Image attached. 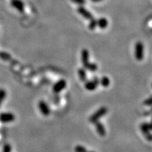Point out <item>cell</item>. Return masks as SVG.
Wrapping results in <instances>:
<instances>
[{"label": "cell", "instance_id": "obj_1", "mask_svg": "<svg viewBox=\"0 0 152 152\" xmlns=\"http://www.w3.org/2000/svg\"><path fill=\"white\" fill-rule=\"evenodd\" d=\"M108 112V109L105 107H101L98 110H96L94 114L90 116L89 119V122L93 124H95L96 122L99 121V120L103 117Z\"/></svg>", "mask_w": 152, "mask_h": 152}, {"label": "cell", "instance_id": "obj_2", "mask_svg": "<svg viewBox=\"0 0 152 152\" xmlns=\"http://www.w3.org/2000/svg\"><path fill=\"white\" fill-rule=\"evenodd\" d=\"M134 56L136 59L141 61L144 58V45L141 42H137L135 45Z\"/></svg>", "mask_w": 152, "mask_h": 152}, {"label": "cell", "instance_id": "obj_3", "mask_svg": "<svg viewBox=\"0 0 152 152\" xmlns=\"http://www.w3.org/2000/svg\"><path fill=\"white\" fill-rule=\"evenodd\" d=\"M140 130L143 132V134L145 136L146 138L149 141H151L152 136L151 134V125L150 123H146L144 122L141 124L140 125Z\"/></svg>", "mask_w": 152, "mask_h": 152}, {"label": "cell", "instance_id": "obj_4", "mask_svg": "<svg viewBox=\"0 0 152 152\" xmlns=\"http://www.w3.org/2000/svg\"><path fill=\"white\" fill-rule=\"evenodd\" d=\"M84 87L88 91H93L98 88L100 84V79L97 77H95L91 81H86L84 82Z\"/></svg>", "mask_w": 152, "mask_h": 152}, {"label": "cell", "instance_id": "obj_5", "mask_svg": "<svg viewBox=\"0 0 152 152\" xmlns=\"http://www.w3.org/2000/svg\"><path fill=\"white\" fill-rule=\"evenodd\" d=\"M15 119V117L13 114L11 112H3L0 114V122L7 124L12 122Z\"/></svg>", "mask_w": 152, "mask_h": 152}, {"label": "cell", "instance_id": "obj_6", "mask_svg": "<svg viewBox=\"0 0 152 152\" xmlns=\"http://www.w3.org/2000/svg\"><path fill=\"white\" fill-rule=\"evenodd\" d=\"M66 86H67V82L64 79H60L53 85V91L54 93L58 94L63 91Z\"/></svg>", "mask_w": 152, "mask_h": 152}, {"label": "cell", "instance_id": "obj_7", "mask_svg": "<svg viewBox=\"0 0 152 152\" xmlns=\"http://www.w3.org/2000/svg\"><path fill=\"white\" fill-rule=\"evenodd\" d=\"M38 108L40 109L41 114L45 116H48L50 114V109L47 103H46L45 101H40L38 103Z\"/></svg>", "mask_w": 152, "mask_h": 152}, {"label": "cell", "instance_id": "obj_8", "mask_svg": "<svg viewBox=\"0 0 152 152\" xmlns=\"http://www.w3.org/2000/svg\"><path fill=\"white\" fill-rule=\"evenodd\" d=\"M77 11L81 16H83L86 19H88V20H91V19L94 18L93 14L90 11H89L87 9H86L83 6H80L78 7Z\"/></svg>", "mask_w": 152, "mask_h": 152}, {"label": "cell", "instance_id": "obj_9", "mask_svg": "<svg viewBox=\"0 0 152 152\" xmlns=\"http://www.w3.org/2000/svg\"><path fill=\"white\" fill-rule=\"evenodd\" d=\"M89 53L88 50L87 49H83L82 50L81 52V58H82V62H83V65L84 66V69H87L88 66L89 65Z\"/></svg>", "mask_w": 152, "mask_h": 152}, {"label": "cell", "instance_id": "obj_10", "mask_svg": "<svg viewBox=\"0 0 152 152\" xmlns=\"http://www.w3.org/2000/svg\"><path fill=\"white\" fill-rule=\"evenodd\" d=\"M11 5L19 12L23 13L24 11V3L22 0H11Z\"/></svg>", "mask_w": 152, "mask_h": 152}, {"label": "cell", "instance_id": "obj_11", "mask_svg": "<svg viewBox=\"0 0 152 152\" xmlns=\"http://www.w3.org/2000/svg\"><path fill=\"white\" fill-rule=\"evenodd\" d=\"M95 124L96 130V132H98V134L101 136H105V134H106V130H105L103 124L99 121L96 122Z\"/></svg>", "mask_w": 152, "mask_h": 152}, {"label": "cell", "instance_id": "obj_12", "mask_svg": "<svg viewBox=\"0 0 152 152\" xmlns=\"http://www.w3.org/2000/svg\"><path fill=\"white\" fill-rule=\"evenodd\" d=\"M108 20L104 17L100 18L97 20V26H98L100 29H105L108 26Z\"/></svg>", "mask_w": 152, "mask_h": 152}, {"label": "cell", "instance_id": "obj_13", "mask_svg": "<svg viewBox=\"0 0 152 152\" xmlns=\"http://www.w3.org/2000/svg\"><path fill=\"white\" fill-rule=\"evenodd\" d=\"M78 75H79V79L82 82L87 81V74L84 68H80L78 70Z\"/></svg>", "mask_w": 152, "mask_h": 152}, {"label": "cell", "instance_id": "obj_14", "mask_svg": "<svg viewBox=\"0 0 152 152\" xmlns=\"http://www.w3.org/2000/svg\"><path fill=\"white\" fill-rule=\"evenodd\" d=\"M100 83L101 84V86H102L103 87L107 88L109 86V85L110 84V81L108 77L103 76L100 80Z\"/></svg>", "mask_w": 152, "mask_h": 152}, {"label": "cell", "instance_id": "obj_15", "mask_svg": "<svg viewBox=\"0 0 152 152\" xmlns=\"http://www.w3.org/2000/svg\"><path fill=\"white\" fill-rule=\"evenodd\" d=\"M0 58H1L2 60L5 61H10L11 60L10 54H9L8 53L3 52H0Z\"/></svg>", "mask_w": 152, "mask_h": 152}, {"label": "cell", "instance_id": "obj_16", "mask_svg": "<svg viewBox=\"0 0 152 152\" xmlns=\"http://www.w3.org/2000/svg\"><path fill=\"white\" fill-rule=\"evenodd\" d=\"M6 96V91L4 89H0V107Z\"/></svg>", "mask_w": 152, "mask_h": 152}, {"label": "cell", "instance_id": "obj_17", "mask_svg": "<svg viewBox=\"0 0 152 152\" xmlns=\"http://www.w3.org/2000/svg\"><path fill=\"white\" fill-rule=\"evenodd\" d=\"M89 21H90L89 23V29L90 30H94L97 26V20L93 18Z\"/></svg>", "mask_w": 152, "mask_h": 152}, {"label": "cell", "instance_id": "obj_18", "mask_svg": "<svg viewBox=\"0 0 152 152\" xmlns=\"http://www.w3.org/2000/svg\"><path fill=\"white\" fill-rule=\"evenodd\" d=\"M86 69L89 70L90 72H94L96 71L97 69H98V66H97V65L94 63H90L89 64V65L88 66Z\"/></svg>", "mask_w": 152, "mask_h": 152}, {"label": "cell", "instance_id": "obj_19", "mask_svg": "<svg viewBox=\"0 0 152 152\" xmlns=\"http://www.w3.org/2000/svg\"><path fill=\"white\" fill-rule=\"evenodd\" d=\"M75 152H87L88 150L83 145H77L74 148Z\"/></svg>", "mask_w": 152, "mask_h": 152}, {"label": "cell", "instance_id": "obj_20", "mask_svg": "<svg viewBox=\"0 0 152 152\" xmlns=\"http://www.w3.org/2000/svg\"><path fill=\"white\" fill-rule=\"evenodd\" d=\"M11 147L9 144H5L3 146V152H11Z\"/></svg>", "mask_w": 152, "mask_h": 152}, {"label": "cell", "instance_id": "obj_21", "mask_svg": "<svg viewBox=\"0 0 152 152\" xmlns=\"http://www.w3.org/2000/svg\"><path fill=\"white\" fill-rule=\"evenodd\" d=\"M71 1L76 4H78V5H84L86 2V0H71Z\"/></svg>", "mask_w": 152, "mask_h": 152}, {"label": "cell", "instance_id": "obj_22", "mask_svg": "<svg viewBox=\"0 0 152 152\" xmlns=\"http://www.w3.org/2000/svg\"><path fill=\"white\" fill-rule=\"evenodd\" d=\"M151 103H152L151 97H150L149 98L145 100V101H144V104L146 105H148V106H151Z\"/></svg>", "mask_w": 152, "mask_h": 152}, {"label": "cell", "instance_id": "obj_23", "mask_svg": "<svg viewBox=\"0 0 152 152\" xmlns=\"http://www.w3.org/2000/svg\"><path fill=\"white\" fill-rule=\"evenodd\" d=\"M93 2H95V3H98V2H100L102 1V0H91Z\"/></svg>", "mask_w": 152, "mask_h": 152}, {"label": "cell", "instance_id": "obj_24", "mask_svg": "<svg viewBox=\"0 0 152 152\" xmlns=\"http://www.w3.org/2000/svg\"><path fill=\"white\" fill-rule=\"evenodd\" d=\"M87 152H95L94 151H88Z\"/></svg>", "mask_w": 152, "mask_h": 152}]
</instances>
